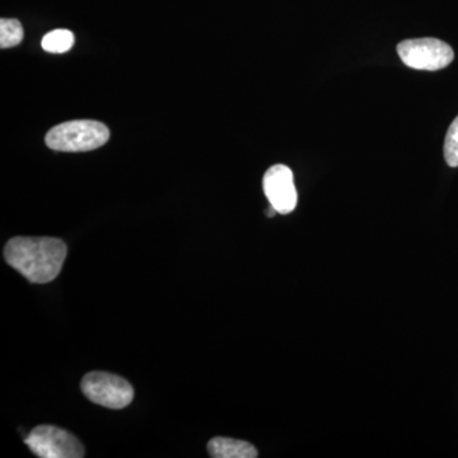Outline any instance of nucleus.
<instances>
[{
    "label": "nucleus",
    "instance_id": "7ed1b4c3",
    "mask_svg": "<svg viewBox=\"0 0 458 458\" xmlns=\"http://www.w3.org/2000/svg\"><path fill=\"white\" fill-rule=\"evenodd\" d=\"M401 62L417 71L434 72L445 68L454 60V53L450 45L438 38H412L397 45Z\"/></svg>",
    "mask_w": 458,
    "mask_h": 458
},
{
    "label": "nucleus",
    "instance_id": "0eeeda50",
    "mask_svg": "<svg viewBox=\"0 0 458 458\" xmlns=\"http://www.w3.org/2000/svg\"><path fill=\"white\" fill-rule=\"evenodd\" d=\"M208 452L213 458H256L259 452L251 443L233 438L216 437L208 443Z\"/></svg>",
    "mask_w": 458,
    "mask_h": 458
},
{
    "label": "nucleus",
    "instance_id": "20e7f679",
    "mask_svg": "<svg viewBox=\"0 0 458 458\" xmlns=\"http://www.w3.org/2000/svg\"><path fill=\"white\" fill-rule=\"evenodd\" d=\"M81 388L87 399L107 409L126 408L134 399L131 385L113 373L90 372L83 377Z\"/></svg>",
    "mask_w": 458,
    "mask_h": 458
},
{
    "label": "nucleus",
    "instance_id": "39448f33",
    "mask_svg": "<svg viewBox=\"0 0 458 458\" xmlns=\"http://www.w3.org/2000/svg\"><path fill=\"white\" fill-rule=\"evenodd\" d=\"M27 447L41 458H81L84 448L71 433L54 426L36 427L25 438Z\"/></svg>",
    "mask_w": 458,
    "mask_h": 458
},
{
    "label": "nucleus",
    "instance_id": "f257e3e1",
    "mask_svg": "<svg viewBox=\"0 0 458 458\" xmlns=\"http://www.w3.org/2000/svg\"><path fill=\"white\" fill-rule=\"evenodd\" d=\"M66 255L65 243L54 237H14L4 247L9 267L36 284L53 282L59 276Z\"/></svg>",
    "mask_w": 458,
    "mask_h": 458
},
{
    "label": "nucleus",
    "instance_id": "1a4fd4ad",
    "mask_svg": "<svg viewBox=\"0 0 458 458\" xmlns=\"http://www.w3.org/2000/svg\"><path fill=\"white\" fill-rule=\"evenodd\" d=\"M23 27L14 18H2L0 21V47L9 49L17 47L23 40Z\"/></svg>",
    "mask_w": 458,
    "mask_h": 458
},
{
    "label": "nucleus",
    "instance_id": "6e6552de",
    "mask_svg": "<svg viewBox=\"0 0 458 458\" xmlns=\"http://www.w3.org/2000/svg\"><path fill=\"white\" fill-rule=\"evenodd\" d=\"M74 41L73 32L69 30H54L42 38V49L51 54H63L73 47Z\"/></svg>",
    "mask_w": 458,
    "mask_h": 458
},
{
    "label": "nucleus",
    "instance_id": "423d86ee",
    "mask_svg": "<svg viewBox=\"0 0 458 458\" xmlns=\"http://www.w3.org/2000/svg\"><path fill=\"white\" fill-rule=\"evenodd\" d=\"M262 188L271 207L279 214L293 212L298 195L294 186L293 172L285 165L270 167L262 180Z\"/></svg>",
    "mask_w": 458,
    "mask_h": 458
},
{
    "label": "nucleus",
    "instance_id": "f03ea898",
    "mask_svg": "<svg viewBox=\"0 0 458 458\" xmlns=\"http://www.w3.org/2000/svg\"><path fill=\"white\" fill-rule=\"evenodd\" d=\"M110 140V131L96 120H74L59 123L47 134V146L57 152H89Z\"/></svg>",
    "mask_w": 458,
    "mask_h": 458
},
{
    "label": "nucleus",
    "instance_id": "9d476101",
    "mask_svg": "<svg viewBox=\"0 0 458 458\" xmlns=\"http://www.w3.org/2000/svg\"><path fill=\"white\" fill-rule=\"evenodd\" d=\"M445 159L450 167H458V116L451 123L445 140Z\"/></svg>",
    "mask_w": 458,
    "mask_h": 458
}]
</instances>
